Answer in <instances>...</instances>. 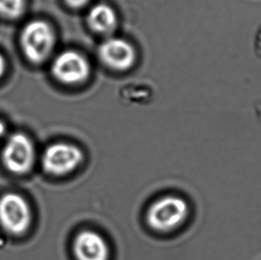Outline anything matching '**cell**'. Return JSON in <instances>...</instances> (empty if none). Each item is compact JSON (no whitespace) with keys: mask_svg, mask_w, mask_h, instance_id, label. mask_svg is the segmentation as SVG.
I'll use <instances>...</instances> for the list:
<instances>
[{"mask_svg":"<svg viewBox=\"0 0 261 260\" xmlns=\"http://www.w3.org/2000/svg\"><path fill=\"white\" fill-rule=\"evenodd\" d=\"M57 35L49 22L37 19L27 22L20 35V46L25 58L32 64L45 63L53 54Z\"/></svg>","mask_w":261,"mask_h":260,"instance_id":"1","label":"cell"},{"mask_svg":"<svg viewBox=\"0 0 261 260\" xmlns=\"http://www.w3.org/2000/svg\"><path fill=\"white\" fill-rule=\"evenodd\" d=\"M187 200L177 195H165L154 200L146 211V223L157 232H170L187 221L189 216Z\"/></svg>","mask_w":261,"mask_h":260,"instance_id":"2","label":"cell"},{"mask_svg":"<svg viewBox=\"0 0 261 260\" xmlns=\"http://www.w3.org/2000/svg\"><path fill=\"white\" fill-rule=\"evenodd\" d=\"M83 161L84 153L78 145L58 142L46 147L41 157V165L50 176H65L74 173Z\"/></svg>","mask_w":261,"mask_h":260,"instance_id":"3","label":"cell"},{"mask_svg":"<svg viewBox=\"0 0 261 260\" xmlns=\"http://www.w3.org/2000/svg\"><path fill=\"white\" fill-rule=\"evenodd\" d=\"M35 160V146L27 135L17 132L8 137L1 151V162L8 172L25 175L32 170Z\"/></svg>","mask_w":261,"mask_h":260,"instance_id":"4","label":"cell"},{"mask_svg":"<svg viewBox=\"0 0 261 260\" xmlns=\"http://www.w3.org/2000/svg\"><path fill=\"white\" fill-rule=\"evenodd\" d=\"M32 221V209L20 194L8 193L0 197V225L12 236L28 231Z\"/></svg>","mask_w":261,"mask_h":260,"instance_id":"5","label":"cell"},{"mask_svg":"<svg viewBox=\"0 0 261 260\" xmlns=\"http://www.w3.org/2000/svg\"><path fill=\"white\" fill-rule=\"evenodd\" d=\"M51 72L62 84L75 86L88 80L91 73V65L83 54L76 50H65L54 58Z\"/></svg>","mask_w":261,"mask_h":260,"instance_id":"6","label":"cell"},{"mask_svg":"<svg viewBox=\"0 0 261 260\" xmlns=\"http://www.w3.org/2000/svg\"><path fill=\"white\" fill-rule=\"evenodd\" d=\"M98 56L102 64L116 71L129 70L137 61V51L133 45L127 39L113 35L102 40Z\"/></svg>","mask_w":261,"mask_h":260,"instance_id":"7","label":"cell"},{"mask_svg":"<svg viewBox=\"0 0 261 260\" xmlns=\"http://www.w3.org/2000/svg\"><path fill=\"white\" fill-rule=\"evenodd\" d=\"M72 252L76 260H109V244L96 231L84 229L75 236Z\"/></svg>","mask_w":261,"mask_h":260,"instance_id":"8","label":"cell"},{"mask_svg":"<svg viewBox=\"0 0 261 260\" xmlns=\"http://www.w3.org/2000/svg\"><path fill=\"white\" fill-rule=\"evenodd\" d=\"M87 22L93 32L109 37L117 29L118 15L115 9L108 4H95L88 10Z\"/></svg>","mask_w":261,"mask_h":260,"instance_id":"9","label":"cell"},{"mask_svg":"<svg viewBox=\"0 0 261 260\" xmlns=\"http://www.w3.org/2000/svg\"><path fill=\"white\" fill-rule=\"evenodd\" d=\"M26 0H0V18L17 20L24 14Z\"/></svg>","mask_w":261,"mask_h":260,"instance_id":"10","label":"cell"},{"mask_svg":"<svg viewBox=\"0 0 261 260\" xmlns=\"http://www.w3.org/2000/svg\"><path fill=\"white\" fill-rule=\"evenodd\" d=\"M68 7L74 8V9H80L82 7H85L88 4L91 2V0H64Z\"/></svg>","mask_w":261,"mask_h":260,"instance_id":"11","label":"cell"},{"mask_svg":"<svg viewBox=\"0 0 261 260\" xmlns=\"http://www.w3.org/2000/svg\"><path fill=\"white\" fill-rule=\"evenodd\" d=\"M7 61L5 59L3 55L0 54V80L3 77L7 70Z\"/></svg>","mask_w":261,"mask_h":260,"instance_id":"12","label":"cell"},{"mask_svg":"<svg viewBox=\"0 0 261 260\" xmlns=\"http://www.w3.org/2000/svg\"><path fill=\"white\" fill-rule=\"evenodd\" d=\"M7 132V127L6 124L4 123L3 121L0 120V138L5 136V134Z\"/></svg>","mask_w":261,"mask_h":260,"instance_id":"13","label":"cell"}]
</instances>
